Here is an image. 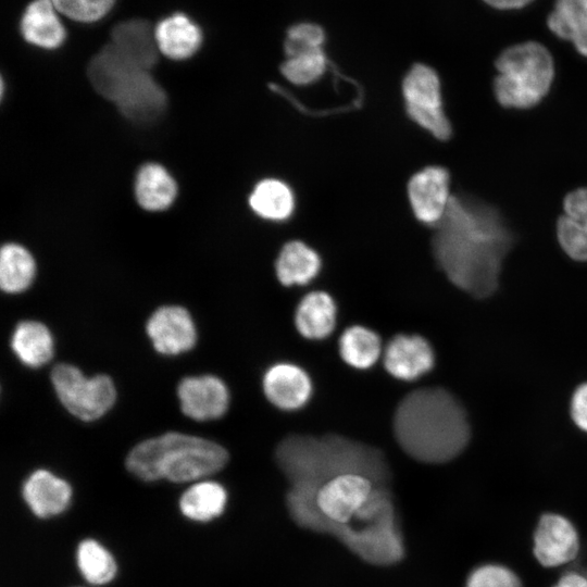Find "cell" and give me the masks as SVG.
Masks as SVG:
<instances>
[{
  "label": "cell",
  "instance_id": "obj_1",
  "mask_svg": "<svg viewBox=\"0 0 587 587\" xmlns=\"http://www.w3.org/2000/svg\"><path fill=\"white\" fill-rule=\"evenodd\" d=\"M432 250L448 280L477 299L492 296L514 235L492 205L467 195H452L434 227Z\"/></svg>",
  "mask_w": 587,
  "mask_h": 587
},
{
  "label": "cell",
  "instance_id": "obj_2",
  "mask_svg": "<svg viewBox=\"0 0 587 587\" xmlns=\"http://www.w3.org/2000/svg\"><path fill=\"white\" fill-rule=\"evenodd\" d=\"M391 425L399 448L411 459L428 464L453 460L471 438L464 407L441 387H422L404 395Z\"/></svg>",
  "mask_w": 587,
  "mask_h": 587
},
{
  "label": "cell",
  "instance_id": "obj_3",
  "mask_svg": "<svg viewBox=\"0 0 587 587\" xmlns=\"http://www.w3.org/2000/svg\"><path fill=\"white\" fill-rule=\"evenodd\" d=\"M274 460L289 485L319 487L344 473L363 474L378 485L391 480L389 463L379 448L340 434H289L277 442Z\"/></svg>",
  "mask_w": 587,
  "mask_h": 587
},
{
  "label": "cell",
  "instance_id": "obj_4",
  "mask_svg": "<svg viewBox=\"0 0 587 587\" xmlns=\"http://www.w3.org/2000/svg\"><path fill=\"white\" fill-rule=\"evenodd\" d=\"M228 452L221 445L196 436L166 433L138 444L126 458L127 470L147 482L198 479L221 471Z\"/></svg>",
  "mask_w": 587,
  "mask_h": 587
},
{
  "label": "cell",
  "instance_id": "obj_5",
  "mask_svg": "<svg viewBox=\"0 0 587 587\" xmlns=\"http://www.w3.org/2000/svg\"><path fill=\"white\" fill-rule=\"evenodd\" d=\"M87 76L100 96L134 122L155 120L166 108V93L150 71L110 42L90 59Z\"/></svg>",
  "mask_w": 587,
  "mask_h": 587
},
{
  "label": "cell",
  "instance_id": "obj_6",
  "mask_svg": "<svg viewBox=\"0 0 587 587\" xmlns=\"http://www.w3.org/2000/svg\"><path fill=\"white\" fill-rule=\"evenodd\" d=\"M494 91L504 108L530 109L548 93L554 76L549 51L536 41L505 49L496 61Z\"/></svg>",
  "mask_w": 587,
  "mask_h": 587
},
{
  "label": "cell",
  "instance_id": "obj_7",
  "mask_svg": "<svg viewBox=\"0 0 587 587\" xmlns=\"http://www.w3.org/2000/svg\"><path fill=\"white\" fill-rule=\"evenodd\" d=\"M51 382L65 409L83 421H93L105 414L116 398L114 384L109 376L100 374L86 378L71 364L55 365Z\"/></svg>",
  "mask_w": 587,
  "mask_h": 587
},
{
  "label": "cell",
  "instance_id": "obj_8",
  "mask_svg": "<svg viewBox=\"0 0 587 587\" xmlns=\"http://www.w3.org/2000/svg\"><path fill=\"white\" fill-rule=\"evenodd\" d=\"M401 89L409 118L436 139L448 140L452 126L444 110L440 79L435 70L414 64L404 76Z\"/></svg>",
  "mask_w": 587,
  "mask_h": 587
},
{
  "label": "cell",
  "instance_id": "obj_9",
  "mask_svg": "<svg viewBox=\"0 0 587 587\" xmlns=\"http://www.w3.org/2000/svg\"><path fill=\"white\" fill-rule=\"evenodd\" d=\"M450 195V174L438 165L426 166L411 176L408 198L415 218L435 227L444 217Z\"/></svg>",
  "mask_w": 587,
  "mask_h": 587
},
{
  "label": "cell",
  "instance_id": "obj_10",
  "mask_svg": "<svg viewBox=\"0 0 587 587\" xmlns=\"http://www.w3.org/2000/svg\"><path fill=\"white\" fill-rule=\"evenodd\" d=\"M262 390L276 409L295 412L303 409L313 395V382L300 365L280 361L271 364L262 376Z\"/></svg>",
  "mask_w": 587,
  "mask_h": 587
},
{
  "label": "cell",
  "instance_id": "obj_11",
  "mask_svg": "<svg viewBox=\"0 0 587 587\" xmlns=\"http://www.w3.org/2000/svg\"><path fill=\"white\" fill-rule=\"evenodd\" d=\"M383 364L386 372L401 382H414L435 366L430 342L419 334L400 333L384 347Z\"/></svg>",
  "mask_w": 587,
  "mask_h": 587
},
{
  "label": "cell",
  "instance_id": "obj_12",
  "mask_svg": "<svg viewBox=\"0 0 587 587\" xmlns=\"http://www.w3.org/2000/svg\"><path fill=\"white\" fill-rule=\"evenodd\" d=\"M183 413L196 421L216 420L229 405L225 383L213 375L185 377L177 387Z\"/></svg>",
  "mask_w": 587,
  "mask_h": 587
},
{
  "label": "cell",
  "instance_id": "obj_13",
  "mask_svg": "<svg viewBox=\"0 0 587 587\" xmlns=\"http://www.w3.org/2000/svg\"><path fill=\"white\" fill-rule=\"evenodd\" d=\"M147 334L158 352L170 355L190 350L197 340L190 314L177 305H165L155 310L148 320Z\"/></svg>",
  "mask_w": 587,
  "mask_h": 587
},
{
  "label": "cell",
  "instance_id": "obj_14",
  "mask_svg": "<svg viewBox=\"0 0 587 587\" xmlns=\"http://www.w3.org/2000/svg\"><path fill=\"white\" fill-rule=\"evenodd\" d=\"M579 548L577 533L565 517L547 513L534 535V553L544 566H558L573 560Z\"/></svg>",
  "mask_w": 587,
  "mask_h": 587
},
{
  "label": "cell",
  "instance_id": "obj_15",
  "mask_svg": "<svg viewBox=\"0 0 587 587\" xmlns=\"http://www.w3.org/2000/svg\"><path fill=\"white\" fill-rule=\"evenodd\" d=\"M59 14L51 0L30 1L20 20L23 39L46 50L60 48L66 39V29Z\"/></svg>",
  "mask_w": 587,
  "mask_h": 587
},
{
  "label": "cell",
  "instance_id": "obj_16",
  "mask_svg": "<svg viewBox=\"0 0 587 587\" xmlns=\"http://www.w3.org/2000/svg\"><path fill=\"white\" fill-rule=\"evenodd\" d=\"M337 314V304L332 295L324 290H313L298 302L294 315L295 327L308 340H323L335 330Z\"/></svg>",
  "mask_w": 587,
  "mask_h": 587
},
{
  "label": "cell",
  "instance_id": "obj_17",
  "mask_svg": "<svg viewBox=\"0 0 587 587\" xmlns=\"http://www.w3.org/2000/svg\"><path fill=\"white\" fill-rule=\"evenodd\" d=\"M154 36L159 52L172 60L191 58L203 40L200 26L182 12L159 21L154 27Z\"/></svg>",
  "mask_w": 587,
  "mask_h": 587
},
{
  "label": "cell",
  "instance_id": "obj_18",
  "mask_svg": "<svg viewBox=\"0 0 587 587\" xmlns=\"http://www.w3.org/2000/svg\"><path fill=\"white\" fill-rule=\"evenodd\" d=\"M563 209L557 223L559 243L571 259L587 261V188L566 195Z\"/></svg>",
  "mask_w": 587,
  "mask_h": 587
},
{
  "label": "cell",
  "instance_id": "obj_19",
  "mask_svg": "<svg viewBox=\"0 0 587 587\" xmlns=\"http://www.w3.org/2000/svg\"><path fill=\"white\" fill-rule=\"evenodd\" d=\"M120 52L151 70L158 62L159 49L149 21L129 18L115 24L110 32V41Z\"/></svg>",
  "mask_w": 587,
  "mask_h": 587
},
{
  "label": "cell",
  "instance_id": "obj_20",
  "mask_svg": "<svg viewBox=\"0 0 587 587\" xmlns=\"http://www.w3.org/2000/svg\"><path fill=\"white\" fill-rule=\"evenodd\" d=\"M23 498L38 517H49L63 512L71 500L70 485L46 470H37L23 485Z\"/></svg>",
  "mask_w": 587,
  "mask_h": 587
},
{
  "label": "cell",
  "instance_id": "obj_21",
  "mask_svg": "<svg viewBox=\"0 0 587 587\" xmlns=\"http://www.w3.org/2000/svg\"><path fill=\"white\" fill-rule=\"evenodd\" d=\"M275 275L285 287L310 284L321 272L320 254L301 240L286 242L275 261Z\"/></svg>",
  "mask_w": 587,
  "mask_h": 587
},
{
  "label": "cell",
  "instance_id": "obj_22",
  "mask_svg": "<svg viewBox=\"0 0 587 587\" xmlns=\"http://www.w3.org/2000/svg\"><path fill=\"white\" fill-rule=\"evenodd\" d=\"M248 203L260 218L270 222H285L291 217L296 198L288 184L278 178L261 179L251 191Z\"/></svg>",
  "mask_w": 587,
  "mask_h": 587
},
{
  "label": "cell",
  "instance_id": "obj_23",
  "mask_svg": "<svg viewBox=\"0 0 587 587\" xmlns=\"http://www.w3.org/2000/svg\"><path fill=\"white\" fill-rule=\"evenodd\" d=\"M177 185L167 170L158 163L143 164L135 180V197L147 211H163L175 200Z\"/></svg>",
  "mask_w": 587,
  "mask_h": 587
},
{
  "label": "cell",
  "instance_id": "obj_24",
  "mask_svg": "<svg viewBox=\"0 0 587 587\" xmlns=\"http://www.w3.org/2000/svg\"><path fill=\"white\" fill-rule=\"evenodd\" d=\"M383 351L379 335L364 325L348 326L338 339L340 359L354 370L372 369L383 357Z\"/></svg>",
  "mask_w": 587,
  "mask_h": 587
},
{
  "label": "cell",
  "instance_id": "obj_25",
  "mask_svg": "<svg viewBox=\"0 0 587 587\" xmlns=\"http://www.w3.org/2000/svg\"><path fill=\"white\" fill-rule=\"evenodd\" d=\"M11 347L17 358L29 367H39L53 355V340L49 329L36 321H23L14 329Z\"/></svg>",
  "mask_w": 587,
  "mask_h": 587
},
{
  "label": "cell",
  "instance_id": "obj_26",
  "mask_svg": "<svg viewBox=\"0 0 587 587\" xmlns=\"http://www.w3.org/2000/svg\"><path fill=\"white\" fill-rule=\"evenodd\" d=\"M553 34L574 43L587 57V0H557L548 17Z\"/></svg>",
  "mask_w": 587,
  "mask_h": 587
},
{
  "label": "cell",
  "instance_id": "obj_27",
  "mask_svg": "<svg viewBox=\"0 0 587 587\" xmlns=\"http://www.w3.org/2000/svg\"><path fill=\"white\" fill-rule=\"evenodd\" d=\"M227 502L225 488L215 482H201L180 497L179 509L190 520L208 522L221 515Z\"/></svg>",
  "mask_w": 587,
  "mask_h": 587
},
{
  "label": "cell",
  "instance_id": "obj_28",
  "mask_svg": "<svg viewBox=\"0 0 587 587\" xmlns=\"http://www.w3.org/2000/svg\"><path fill=\"white\" fill-rule=\"evenodd\" d=\"M36 273V263L27 249L17 243H7L0 253V286L10 294L29 287Z\"/></svg>",
  "mask_w": 587,
  "mask_h": 587
},
{
  "label": "cell",
  "instance_id": "obj_29",
  "mask_svg": "<svg viewBox=\"0 0 587 587\" xmlns=\"http://www.w3.org/2000/svg\"><path fill=\"white\" fill-rule=\"evenodd\" d=\"M76 559L82 575L90 584H107L115 575L116 565L113 557L96 540H83L78 545Z\"/></svg>",
  "mask_w": 587,
  "mask_h": 587
},
{
  "label": "cell",
  "instance_id": "obj_30",
  "mask_svg": "<svg viewBox=\"0 0 587 587\" xmlns=\"http://www.w3.org/2000/svg\"><path fill=\"white\" fill-rule=\"evenodd\" d=\"M327 65V57L321 48L287 58L280 65V72L288 82L305 86L319 80Z\"/></svg>",
  "mask_w": 587,
  "mask_h": 587
},
{
  "label": "cell",
  "instance_id": "obj_31",
  "mask_svg": "<svg viewBox=\"0 0 587 587\" xmlns=\"http://www.w3.org/2000/svg\"><path fill=\"white\" fill-rule=\"evenodd\" d=\"M116 0H51L57 10L66 17L80 23H93L103 18Z\"/></svg>",
  "mask_w": 587,
  "mask_h": 587
},
{
  "label": "cell",
  "instance_id": "obj_32",
  "mask_svg": "<svg viewBox=\"0 0 587 587\" xmlns=\"http://www.w3.org/2000/svg\"><path fill=\"white\" fill-rule=\"evenodd\" d=\"M325 39L322 27L311 23H300L290 27L284 43L286 57L321 49Z\"/></svg>",
  "mask_w": 587,
  "mask_h": 587
},
{
  "label": "cell",
  "instance_id": "obj_33",
  "mask_svg": "<svg viewBox=\"0 0 587 587\" xmlns=\"http://www.w3.org/2000/svg\"><path fill=\"white\" fill-rule=\"evenodd\" d=\"M466 587H522L519 577L509 569L486 564L474 570L466 582Z\"/></svg>",
  "mask_w": 587,
  "mask_h": 587
},
{
  "label": "cell",
  "instance_id": "obj_34",
  "mask_svg": "<svg viewBox=\"0 0 587 587\" xmlns=\"http://www.w3.org/2000/svg\"><path fill=\"white\" fill-rule=\"evenodd\" d=\"M570 412L575 425L587 433V383L580 384L573 392Z\"/></svg>",
  "mask_w": 587,
  "mask_h": 587
},
{
  "label": "cell",
  "instance_id": "obj_35",
  "mask_svg": "<svg viewBox=\"0 0 587 587\" xmlns=\"http://www.w3.org/2000/svg\"><path fill=\"white\" fill-rule=\"evenodd\" d=\"M554 587H587V578L580 574L570 572L564 574Z\"/></svg>",
  "mask_w": 587,
  "mask_h": 587
},
{
  "label": "cell",
  "instance_id": "obj_36",
  "mask_svg": "<svg viewBox=\"0 0 587 587\" xmlns=\"http://www.w3.org/2000/svg\"><path fill=\"white\" fill-rule=\"evenodd\" d=\"M487 4L500 9V10H510L519 9L528 4L533 0H484Z\"/></svg>",
  "mask_w": 587,
  "mask_h": 587
}]
</instances>
